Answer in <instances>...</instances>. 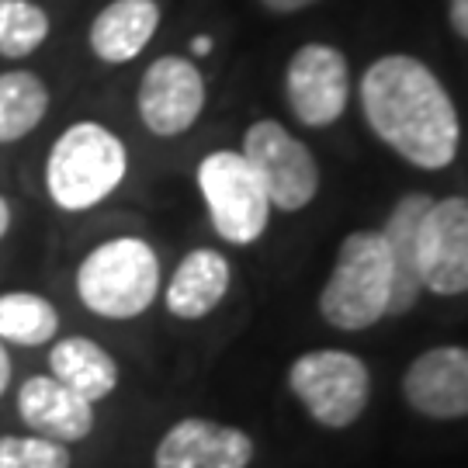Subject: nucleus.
I'll return each instance as SVG.
<instances>
[{"instance_id": "4be33fe9", "label": "nucleus", "mask_w": 468, "mask_h": 468, "mask_svg": "<svg viewBox=\"0 0 468 468\" xmlns=\"http://www.w3.org/2000/svg\"><path fill=\"white\" fill-rule=\"evenodd\" d=\"M448 17H452L454 32L468 38V0H448Z\"/></svg>"}, {"instance_id": "423d86ee", "label": "nucleus", "mask_w": 468, "mask_h": 468, "mask_svg": "<svg viewBox=\"0 0 468 468\" xmlns=\"http://www.w3.org/2000/svg\"><path fill=\"white\" fill-rule=\"evenodd\" d=\"M288 388L326 431H344L371 399V371L351 351H309L288 368Z\"/></svg>"}, {"instance_id": "f03ea898", "label": "nucleus", "mask_w": 468, "mask_h": 468, "mask_svg": "<svg viewBox=\"0 0 468 468\" xmlns=\"http://www.w3.org/2000/svg\"><path fill=\"white\" fill-rule=\"evenodd\" d=\"M129 174L122 135L94 118L67 125L46 156V195L59 212H90L115 195Z\"/></svg>"}, {"instance_id": "aec40b11", "label": "nucleus", "mask_w": 468, "mask_h": 468, "mask_svg": "<svg viewBox=\"0 0 468 468\" xmlns=\"http://www.w3.org/2000/svg\"><path fill=\"white\" fill-rule=\"evenodd\" d=\"M52 21L35 0H0V56L28 59L46 46Z\"/></svg>"}, {"instance_id": "0eeeda50", "label": "nucleus", "mask_w": 468, "mask_h": 468, "mask_svg": "<svg viewBox=\"0 0 468 468\" xmlns=\"http://www.w3.org/2000/svg\"><path fill=\"white\" fill-rule=\"evenodd\" d=\"M243 160L264 185L271 208L302 212L319 195V164L313 150L274 118H261L243 133Z\"/></svg>"}, {"instance_id": "f3484780", "label": "nucleus", "mask_w": 468, "mask_h": 468, "mask_svg": "<svg viewBox=\"0 0 468 468\" xmlns=\"http://www.w3.org/2000/svg\"><path fill=\"white\" fill-rule=\"evenodd\" d=\"M49 375L87 402L108 399L118 388V361L90 336H63L49 347Z\"/></svg>"}, {"instance_id": "2eb2a0df", "label": "nucleus", "mask_w": 468, "mask_h": 468, "mask_svg": "<svg viewBox=\"0 0 468 468\" xmlns=\"http://www.w3.org/2000/svg\"><path fill=\"white\" fill-rule=\"evenodd\" d=\"M160 28V4L156 0H112L104 4L87 32V46L108 67L133 63L153 42Z\"/></svg>"}, {"instance_id": "9d476101", "label": "nucleus", "mask_w": 468, "mask_h": 468, "mask_svg": "<svg viewBox=\"0 0 468 468\" xmlns=\"http://www.w3.org/2000/svg\"><path fill=\"white\" fill-rule=\"evenodd\" d=\"M417 257L423 288L434 295L468 292V198L431 201L417 233Z\"/></svg>"}, {"instance_id": "412c9836", "label": "nucleus", "mask_w": 468, "mask_h": 468, "mask_svg": "<svg viewBox=\"0 0 468 468\" xmlns=\"http://www.w3.org/2000/svg\"><path fill=\"white\" fill-rule=\"evenodd\" d=\"M69 444L38 434H4L0 437V468H69Z\"/></svg>"}, {"instance_id": "dca6fc26", "label": "nucleus", "mask_w": 468, "mask_h": 468, "mask_svg": "<svg viewBox=\"0 0 468 468\" xmlns=\"http://www.w3.org/2000/svg\"><path fill=\"white\" fill-rule=\"evenodd\" d=\"M229 282H233L229 261L212 247H198V250L187 253L170 274L167 292H164L167 313L174 319L208 316L218 302L226 299Z\"/></svg>"}, {"instance_id": "a211bd4d", "label": "nucleus", "mask_w": 468, "mask_h": 468, "mask_svg": "<svg viewBox=\"0 0 468 468\" xmlns=\"http://www.w3.org/2000/svg\"><path fill=\"white\" fill-rule=\"evenodd\" d=\"M49 115V87L32 69L0 73V143H17Z\"/></svg>"}, {"instance_id": "6ab92c4d", "label": "nucleus", "mask_w": 468, "mask_h": 468, "mask_svg": "<svg viewBox=\"0 0 468 468\" xmlns=\"http://www.w3.org/2000/svg\"><path fill=\"white\" fill-rule=\"evenodd\" d=\"M59 334V313L38 292H4L0 295V340L15 347H42Z\"/></svg>"}, {"instance_id": "b1692460", "label": "nucleus", "mask_w": 468, "mask_h": 468, "mask_svg": "<svg viewBox=\"0 0 468 468\" xmlns=\"http://www.w3.org/2000/svg\"><path fill=\"white\" fill-rule=\"evenodd\" d=\"M11 375H15V365H11V354H7V344L0 340V399H4V392L11 388Z\"/></svg>"}, {"instance_id": "5701e85b", "label": "nucleus", "mask_w": 468, "mask_h": 468, "mask_svg": "<svg viewBox=\"0 0 468 468\" xmlns=\"http://www.w3.org/2000/svg\"><path fill=\"white\" fill-rule=\"evenodd\" d=\"M268 11H274V15H295V11H302V7H313L316 0H261Z\"/></svg>"}, {"instance_id": "1a4fd4ad", "label": "nucleus", "mask_w": 468, "mask_h": 468, "mask_svg": "<svg viewBox=\"0 0 468 468\" xmlns=\"http://www.w3.org/2000/svg\"><path fill=\"white\" fill-rule=\"evenodd\" d=\"M135 112L146 133L160 139L185 135L205 112V77L185 56H160L153 59L139 90H135Z\"/></svg>"}, {"instance_id": "393cba45", "label": "nucleus", "mask_w": 468, "mask_h": 468, "mask_svg": "<svg viewBox=\"0 0 468 468\" xmlns=\"http://www.w3.org/2000/svg\"><path fill=\"white\" fill-rule=\"evenodd\" d=\"M7 229H11V201L0 195V239L7 236Z\"/></svg>"}, {"instance_id": "f257e3e1", "label": "nucleus", "mask_w": 468, "mask_h": 468, "mask_svg": "<svg viewBox=\"0 0 468 468\" xmlns=\"http://www.w3.org/2000/svg\"><path fill=\"white\" fill-rule=\"evenodd\" d=\"M361 112L371 133L413 167L441 170L458 156V108L434 69L413 56H382L365 69Z\"/></svg>"}, {"instance_id": "a878e982", "label": "nucleus", "mask_w": 468, "mask_h": 468, "mask_svg": "<svg viewBox=\"0 0 468 468\" xmlns=\"http://www.w3.org/2000/svg\"><path fill=\"white\" fill-rule=\"evenodd\" d=\"M191 49L198 52V56H208V52H212V38H208V35H198V38L191 42Z\"/></svg>"}, {"instance_id": "39448f33", "label": "nucleus", "mask_w": 468, "mask_h": 468, "mask_svg": "<svg viewBox=\"0 0 468 468\" xmlns=\"http://www.w3.org/2000/svg\"><path fill=\"white\" fill-rule=\"evenodd\" d=\"M198 191L212 229L233 247L257 243L271 222V198L239 150H212L198 164Z\"/></svg>"}, {"instance_id": "f8f14e48", "label": "nucleus", "mask_w": 468, "mask_h": 468, "mask_svg": "<svg viewBox=\"0 0 468 468\" xmlns=\"http://www.w3.org/2000/svg\"><path fill=\"white\" fill-rule=\"evenodd\" d=\"M406 402L431 420L468 417V347H431L402 375Z\"/></svg>"}, {"instance_id": "9b49d317", "label": "nucleus", "mask_w": 468, "mask_h": 468, "mask_svg": "<svg viewBox=\"0 0 468 468\" xmlns=\"http://www.w3.org/2000/svg\"><path fill=\"white\" fill-rule=\"evenodd\" d=\"M253 452L257 448L247 431L187 417L167 427V434L156 441L153 468H250Z\"/></svg>"}, {"instance_id": "ddd939ff", "label": "nucleus", "mask_w": 468, "mask_h": 468, "mask_svg": "<svg viewBox=\"0 0 468 468\" xmlns=\"http://www.w3.org/2000/svg\"><path fill=\"white\" fill-rule=\"evenodd\" d=\"M17 417L32 434L77 444L94 431V402L56 382L52 375H32L17 388Z\"/></svg>"}, {"instance_id": "7ed1b4c3", "label": "nucleus", "mask_w": 468, "mask_h": 468, "mask_svg": "<svg viewBox=\"0 0 468 468\" xmlns=\"http://www.w3.org/2000/svg\"><path fill=\"white\" fill-rule=\"evenodd\" d=\"M77 299L101 319H135L160 295V257L139 236L104 239L77 264Z\"/></svg>"}, {"instance_id": "6e6552de", "label": "nucleus", "mask_w": 468, "mask_h": 468, "mask_svg": "<svg viewBox=\"0 0 468 468\" xmlns=\"http://www.w3.org/2000/svg\"><path fill=\"white\" fill-rule=\"evenodd\" d=\"M284 98L292 115L309 129H326L347 112L351 67L347 56L326 42L302 46L284 69Z\"/></svg>"}, {"instance_id": "4468645a", "label": "nucleus", "mask_w": 468, "mask_h": 468, "mask_svg": "<svg viewBox=\"0 0 468 468\" xmlns=\"http://www.w3.org/2000/svg\"><path fill=\"white\" fill-rule=\"evenodd\" d=\"M431 195H402L382 226V243L388 253V268H392V295H388V313L385 316H406L417 305L423 292L420 278V257H417V233L420 222L431 208Z\"/></svg>"}, {"instance_id": "20e7f679", "label": "nucleus", "mask_w": 468, "mask_h": 468, "mask_svg": "<svg viewBox=\"0 0 468 468\" xmlns=\"http://www.w3.org/2000/svg\"><path fill=\"white\" fill-rule=\"evenodd\" d=\"M392 295V268L385 253L382 233H357L344 236L336 250L334 271L319 292V313L336 330H368L388 313Z\"/></svg>"}]
</instances>
